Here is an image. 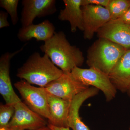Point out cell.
Segmentation results:
<instances>
[{
	"label": "cell",
	"instance_id": "obj_1",
	"mask_svg": "<svg viewBox=\"0 0 130 130\" xmlns=\"http://www.w3.org/2000/svg\"><path fill=\"white\" fill-rule=\"evenodd\" d=\"M40 49L64 73H71L75 67H80L84 61L83 52L70 44L63 31L55 32Z\"/></svg>",
	"mask_w": 130,
	"mask_h": 130
},
{
	"label": "cell",
	"instance_id": "obj_2",
	"mask_svg": "<svg viewBox=\"0 0 130 130\" xmlns=\"http://www.w3.org/2000/svg\"><path fill=\"white\" fill-rule=\"evenodd\" d=\"M64 73L51 61L47 54L32 53L17 71L16 76L31 84L44 88Z\"/></svg>",
	"mask_w": 130,
	"mask_h": 130
},
{
	"label": "cell",
	"instance_id": "obj_3",
	"mask_svg": "<svg viewBox=\"0 0 130 130\" xmlns=\"http://www.w3.org/2000/svg\"><path fill=\"white\" fill-rule=\"evenodd\" d=\"M127 50L109 40L99 38L88 50L86 63L89 67L94 68L109 75Z\"/></svg>",
	"mask_w": 130,
	"mask_h": 130
},
{
	"label": "cell",
	"instance_id": "obj_4",
	"mask_svg": "<svg viewBox=\"0 0 130 130\" xmlns=\"http://www.w3.org/2000/svg\"><path fill=\"white\" fill-rule=\"evenodd\" d=\"M76 80L86 86H91L103 93L106 101L109 102L116 96L117 90L112 84L108 75L93 67L84 69L74 68L71 72Z\"/></svg>",
	"mask_w": 130,
	"mask_h": 130
},
{
	"label": "cell",
	"instance_id": "obj_5",
	"mask_svg": "<svg viewBox=\"0 0 130 130\" xmlns=\"http://www.w3.org/2000/svg\"><path fill=\"white\" fill-rule=\"evenodd\" d=\"M14 86L28 107L48 120L50 119L47 92L44 88L35 87L22 79L15 83Z\"/></svg>",
	"mask_w": 130,
	"mask_h": 130
},
{
	"label": "cell",
	"instance_id": "obj_6",
	"mask_svg": "<svg viewBox=\"0 0 130 130\" xmlns=\"http://www.w3.org/2000/svg\"><path fill=\"white\" fill-rule=\"evenodd\" d=\"M14 106L15 113L7 126L10 129L35 130L48 124L44 118L31 110L22 101Z\"/></svg>",
	"mask_w": 130,
	"mask_h": 130
},
{
	"label": "cell",
	"instance_id": "obj_7",
	"mask_svg": "<svg viewBox=\"0 0 130 130\" xmlns=\"http://www.w3.org/2000/svg\"><path fill=\"white\" fill-rule=\"evenodd\" d=\"M76 80L71 73H63L58 79L44 87L45 90L61 99L72 101L79 93L89 88Z\"/></svg>",
	"mask_w": 130,
	"mask_h": 130
},
{
	"label": "cell",
	"instance_id": "obj_8",
	"mask_svg": "<svg viewBox=\"0 0 130 130\" xmlns=\"http://www.w3.org/2000/svg\"><path fill=\"white\" fill-rule=\"evenodd\" d=\"M84 23V38L92 39L95 32L111 20L106 8L100 6L88 5L82 6Z\"/></svg>",
	"mask_w": 130,
	"mask_h": 130
},
{
	"label": "cell",
	"instance_id": "obj_9",
	"mask_svg": "<svg viewBox=\"0 0 130 130\" xmlns=\"http://www.w3.org/2000/svg\"><path fill=\"white\" fill-rule=\"evenodd\" d=\"M55 0H23L20 21L22 27L33 24L36 18L50 16L57 11Z\"/></svg>",
	"mask_w": 130,
	"mask_h": 130
},
{
	"label": "cell",
	"instance_id": "obj_10",
	"mask_svg": "<svg viewBox=\"0 0 130 130\" xmlns=\"http://www.w3.org/2000/svg\"><path fill=\"white\" fill-rule=\"evenodd\" d=\"M26 44L14 52L3 54L0 58V94L6 104L14 105L21 101L12 85L10 76V63L12 58L23 51Z\"/></svg>",
	"mask_w": 130,
	"mask_h": 130
},
{
	"label": "cell",
	"instance_id": "obj_11",
	"mask_svg": "<svg viewBox=\"0 0 130 130\" xmlns=\"http://www.w3.org/2000/svg\"><path fill=\"white\" fill-rule=\"evenodd\" d=\"M97 33L99 38L106 39L126 49H130V25L110 20Z\"/></svg>",
	"mask_w": 130,
	"mask_h": 130
},
{
	"label": "cell",
	"instance_id": "obj_12",
	"mask_svg": "<svg viewBox=\"0 0 130 130\" xmlns=\"http://www.w3.org/2000/svg\"><path fill=\"white\" fill-rule=\"evenodd\" d=\"M108 76L116 89L127 92L130 87V49L121 56Z\"/></svg>",
	"mask_w": 130,
	"mask_h": 130
},
{
	"label": "cell",
	"instance_id": "obj_13",
	"mask_svg": "<svg viewBox=\"0 0 130 130\" xmlns=\"http://www.w3.org/2000/svg\"><path fill=\"white\" fill-rule=\"evenodd\" d=\"M50 119L48 124L54 126L69 128L68 117L72 101L63 100L47 93Z\"/></svg>",
	"mask_w": 130,
	"mask_h": 130
},
{
	"label": "cell",
	"instance_id": "obj_14",
	"mask_svg": "<svg viewBox=\"0 0 130 130\" xmlns=\"http://www.w3.org/2000/svg\"><path fill=\"white\" fill-rule=\"evenodd\" d=\"M99 90L90 87L73 98L70 106L68 117V126L72 130H90L82 121L79 116V111L82 104L86 100L97 95Z\"/></svg>",
	"mask_w": 130,
	"mask_h": 130
},
{
	"label": "cell",
	"instance_id": "obj_15",
	"mask_svg": "<svg viewBox=\"0 0 130 130\" xmlns=\"http://www.w3.org/2000/svg\"><path fill=\"white\" fill-rule=\"evenodd\" d=\"M55 28L48 20L37 24L21 27L17 34L20 41L27 42L35 38L37 41H46L55 33Z\"/></svg>",
	"mask_w": 130,
	"mask_h": 130
},
{
	"label": "cell",
	"instance_id": "obj_16",
	"mask_svg": "<svg viewBox=\"0 0 130 130\" xmlns=\"http://www.w3.org/2000/svg\"><path fill=\"white\" fill-rule=\"evenodd\" d=\"M82 0H63L64 9L60 10L58 19L70 23L71 30L74 33L77 29L84 31Z\"/></svg>",
	"mask_w": 130,
	"mask_h": 130
},
{
	"label": "cell",
	"instance_id": "obj_17",
	"mask_svg": "<svg viewBox=\"0 0 130 130\" xmlns=\"http://www.w3.org/2000/svg\"><path fill=\"white\" fill-rule=\"evenodd\" d=\"M130 7V0H109L106 8L109 11L110 20L115 21L122 17Z\"/></svg>",
	"mask_w": 130,
	"mask_h": 130
},
{
	"label": "cell",
	"instance_id": "obj_18",
	"mask_svg": "<svg viewBox=\"0 0 130 130\" xmlns=\"http://www.w3.org/2000/svg\"><path fill=\"white\" fill-rule=\"evenodd\" d=\"M18 0H1L0 7L5 9L11 17L12 23L15 25L19 20L17 8Z\"/></svg>",
	"mask_w": 130,
	"mask_h": 130
},
{
	"label": "cell",
	"instance_id": "obj_19",
	"mask_svg": "<svg viewBox=\"0 0 130 130\" xmlns=\"http://www.w3.org/2000/svg\"><path fill=\"white\" fill-rule=\"evenodd\" d=\"M15 111L14 105L1 103L0 105V128L7 127Z\"/></svg>",
	"mask_w": 130,
	"mask_h": 130
},
{
	"label": "cell",
	"instance_id": "obj_20",
	"mask_svg": "<svg viewBox=\"0 0 130 130\" xmlns=\"http://www.w3.org/2000/svg\"><path fill=\"white\" fill-rule=\"evenodd\" d=\"M109 0H82V6L88 5H96L106 7Z\"/></svg>",
	"mask_w": 130,
	"mask_h": 130
},
{
	"label": "cell",
	"instance_id": "obj_21",
	"mask_svg": "<svg viewBox=\"0 0 130 130\" xmlns=\"http://www.w3.org/2000/svg\"><path fill=\"white\" fill-rule=\"evenodd\" d=\"M8 13L6 12L1 11L0 12V29L8 27L10 26L7 18Z\"/></svg>",
	"mask_w": 130,
	"mask_h": 130
},
{
	"label": "cell",
	"instance_id": "obj_22",
	"mask_svg": "<svg viewBox=\"0 0 130 130\" xmlns=\"http://www.w3.org/2000/svg\"><path fill=\"white\" fill-rule=\"evenodd\" d=\"M115 21H119L130 25V7L122 17Z\"/></svg>",
	"mask_w": 130,
	"mask_h": 130
},
{
	"label": "cell",
	"instance_id": "obj_23",
	"mask_svg": "<svg viewBox=\"0 0 130 130\" xmlns=\"http://www.w3.org/2000/svg\"><path fill=\"white\" fill-rule=\"evenodd\" d=\"M48 125L52 130H70L69 128H62V127H58L54 126L48 124Z\"/></svg>",
	"mask_w": 130,
	"mask_h": 130
},
{
	"label": "cell",
	"instance_id": "obj_24",
	"mask_svg": "<svg viewBox=\"0 0 130 130\" xmlns=\"http://www.w3.org/2000/svg\"><path fill=\"white\" fill-rule=\"evenodd\" d=\"M35 130H52L50 129V128L49 127L48 125H47L46 126H44V127H42L39 129H37Z\"/></svg>",
	"mask_w": 130,
	"mask_h": 130
},
{
	"label": "cell",
	"instance_id": "obj_25",
	"mask_svg": "<svg viewBox=\"0 0 130 130\" xmlns=\"http://www.w3.org/2000/svg\"><path fill=\"white\" fill-rule=\"evenodd\" d=\"M0 130H11L8 127H4V128H0Z\"/></svg>",
	"mask_w": 130,
	"mask_h": 130
},
{
	"label": "cell",
	"instance_id": "obj_26",
	"mask_svg": "<svg viewBox=\"0 0 130 130\" xmlns=\"http://www.w3.org/2000/svg\"><path fill=\"white\" fill-rule=\"evenodd\" d=\"M127 92H128V94H129V95L130 96V88H129V89L128 90Z\"/></svg>",
	"mask_w": 130,
	"mask_h": 130
},
{
	"label": "cell",
	"instance_id": "obj_27",
	"mask_svg": "<svg viewBox=\"0 0 130 130\" xmlns=\"http://www.w3.org/2000/svg\"><path fill=\"white\" fill-rule=\"evenodd\" d=\"M129 130H130V129H129Z\"/></svg>",
	"mask_w": 130,
	"mask_h": 130
}]
</instances>
